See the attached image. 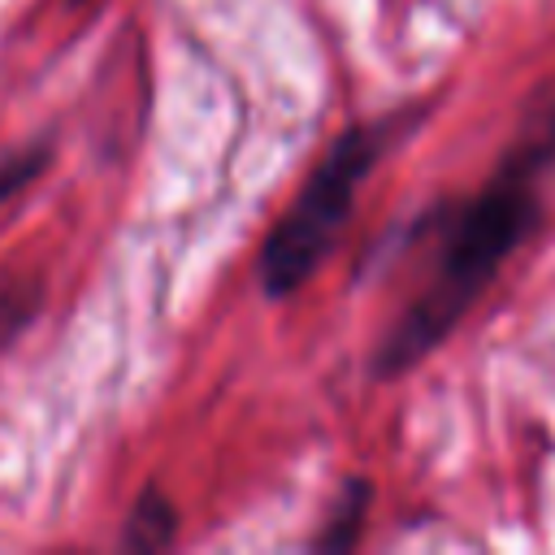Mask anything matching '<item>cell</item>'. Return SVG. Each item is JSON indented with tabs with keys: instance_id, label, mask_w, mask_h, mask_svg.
I'll use <instances>...</instances> for the list:
<instances>
[{
	"instance_id": "cell-4",
	"label": "cell",
	"mask_w": 555,
	"mask_h": 555,
	"mask_svg": "<svg viewBox=\"0 0 555 555\" xmlns=\"http://www.w3.org/2000/svg\"><path fill=\"white\" fill-rule=\"evenodd\" d=\"M173 533H178V512H173V503H169L156 486H147V490L134 499V507H130V520H126V529H121V546H126V551H165V546L173 542Z\"/></svg>"
},
{
	"instance_id": "cell-6",
	"label": "cell",
	"mask_w": 555,
	"mask_h": 555,
	"mask_svg": "<svg viewBox=\"0 0 555 555\" xmlns=\"http://www.w3.org/2000/svg\"><path fill=\"white\" fill-rule=\"evenodd\" d=\"M78 4H87V0H78Z\"/></svg>"
},
{
	"instance_id": "cell-3",
	"label": "cell",
	"mask_w": 555,
	"mask_h": 555,
	"mask_svg": "<svg viewBox=\"0 0 555 555\" xmlns=\"http://www.w3.org/2000/svg\"><path fill=\"white\" fill-rule=\"evenodd\" d=\"M369 503H373V481H369V477L343 481V490H338V499H334V507H330L321 533L312 538V546H317V551H351V546L360 542V533H364Z\"/></svg>"
},
{
	"instance_id": "cell-1",
	"label": "cell",
	"mask_w": 555,
	"mask_h": 555,
	"mask_svg": "<svg viewBox=\"0 0 555 555\" xmlns=\"http://www.w3.org/2000/svg\"><path fill=\"white\" fill-rule=\"evenodd\" d=\"M555 165V95L525 113L520 134L494 165L490 182L442 217L429 282L395 317L373 356V377L395 382L416 369L486 295L499 269L542 221V182Z\"/></svg>"
},
{
	"instance_id": "cell-2",
	"label": "cell",
	"mask_w": 555,
	"mask_h": 555,
	"mask_svg": "<svg viewBox=\"0 0 555 555\" xmlns=\"http://www.w3.org/2000/svg\"><path fill=\"white\" fill-rule=\"evenodd\" d=\"M399 130H403V117H382V121L351 126L334 139V147L308 173V182L299 186L291 208L273 221L260 247V286L269 299L295 295L325 264V256L338 247L351 221L364 178L373 173V165L382 160V152Z\"/></svg>"
},
{
	"instance_id": "cell-5",
	"label": "cell",
	"mask_w": 555,
	"mask_h": 555,
	"mask_svg": "<svg viewBox=\"0 0 555 555\" xmlns=\"http://www.w3.org/2000/svg\"><path fill=\"white\" fill-rule=\"evenodd\" d=\"M48 160H52V147H48V143H26V147H17L13 156H4V160H0V208H4L9 199H17V195L48 169Z\"/></svg>"
}]
</instances>
